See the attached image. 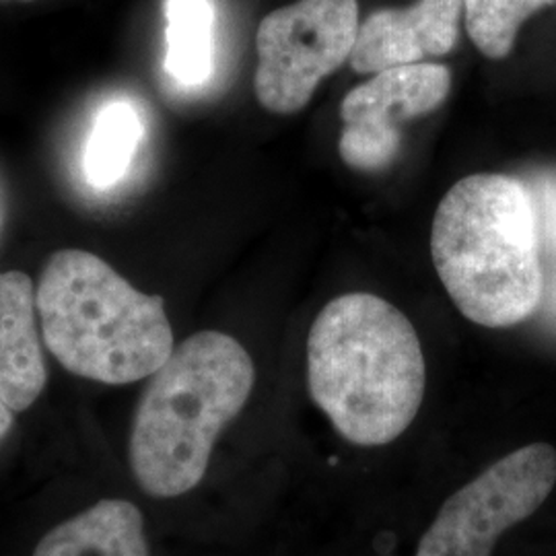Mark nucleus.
<instances>
[{
	"label": "nucleus",
	"instance_id": "6",
	"mask_svg": "<svg viewBox=\"0 0 556 556\" xmlns=\"http://www.w3.org/2000/svg\"><path fill=\"white\" fill-rule=\"evenodd\" d=\"M556 484V450L538 441L491 464L443 503L415 556H491L498 538L534 516Z\"/></svg>",
	"mask_w": 556,
	"mask_h": 556
},
{
	"label": "nucleus",
	"instance_id": "3",
	"mask_svg": "<svg viewBox=\"0 0 556 556\" xmlns=\"http://www.w3.org/2000/svg\"><path fill=\"white\" fill-rule=\"evenodd\" d=\"M254 381V361L229 334L204 330L174 349L135 413L128 454L140 489L172 498L199 486L215 441L243 410Z\"/></svg>",
	"mask_w": 556,
	"mask_h": 556
},
{
	"label": "nucleus",
	"instance_id": "4",
	"mask_svg": "<svg viewBox=\"0 0 556 556\" xmlns=\"http://www.w3.org/2000/svg\"><path fill=\"white\" fill-rule=\"evenodd\" d=\"M38 314L43 342L60 365L108 386L151 378L176 349L163 298L142 293L85 250L50 256Z\"/></svg>",
	"mask_w": 556,
	"mask_h": 556
},
{
	"label": "nucleus",
	"instance_id": "7",
	"mask_svg": "<svg viewBox=\"0 0 556 556\" xmlns=\"http://www.w3.org/2000/svg\"><path fill=\"white\" fill-rule=\"evenodd\" d=\"M450 89L452 71L435 62L376 73L342 100L340 157L357 172L386 169L400 151V124L435 112Z\"/></svg>",
	"mask_w": 556,
	"mask_h": 556
},
{
	"label": "nucleus",
	"instance_id": "10",
	"mask_svg": "<svg viewBox=\"0 0 556 556\" xmlns=\"http://www.w3.org/2000/svg\"><path fill=\"white\" fill-rule=\"evenodd\" d=\"M34 556H149L137 505L105 498L41 538Z\"/></svg>",
	"mask_w": 556,
	"mask_h": 556
},
{
	"label": "nucleus",
	"instance_id": "5",
	"mask_svg": "<svg viewBox=\"0 0 556 556\" xmlns=\"http://www.w3.org/2000/svg\"><path fill=\"white\" fill-rule=\"evenodd\" d=\"M357 0H299L260 21L254 91L278 116L303 110L319 83L351 60L357 43Z\"/></svg>",
	"mask_w": 556,
	"mask_h": 556
},
{
	"label": "nucleus",
	"instance_id": "2",
	"mask_svg": "<svg viewBox=\"0 0 556 556\" xmlns=\"http://www.w3.org/2000/svg\"><path fill=\"white\" fill-rule=\"evenodd\" d=\"M431 258L470 321L511 328L530 318L544 293L532 192L503 174L459 179L439 202Z\"/></svg>",
	"mask_w": 556,
	"mask_h": 556
},
{
	"label": "nucleus",
	"instance_id": "12",
	"mask_svg": "<svg viewBox=\"0 0 556 556\" xmlns=\"http://www.w3.org/2000/svg\"><path fill=\"white\" fill-rule=\"evenodd\" d=\"M142 139V124L137 110L126 103H110L96 118V126L85 149V176L96 188L116 184L130 167Z\"/></svg>",
	"mask_w": 556,
	"mask_h": 556
},
{
	"label": "nucleus",
	"instance_id": "11",
	"mask_svg": "<svg viewBox=\"0 0 556 556\" xmlns=\"http://www.w3.org/2000/svg\"><path fill=\"white\" fill-rule=\"evenodd\" d=\"M213 0H165V73L181 87H200L215 73Z\"/></svg>",
	"mask_w": 556,
	"mask_h": 556
},
{
	"label": "nucleus",
	"instance_id": "8",
	"mask_svg": "<svg viewBox=\"0 0 556 556\" xmlns=\"http://www.w3.org/2000/svg\"><path fill=\"white\" fill-rule=\"evenodd\" d=\"M464 0H417L406 9H379L358 27L351 66L358 75L447 56L459 38Z\"/></svg>",
	"mask_w": 556,
	"mask_h": 556
},
{
	"label": "nucleus",
	"instance_id": "13",
	"mask_svg": "<svg viewBox=\"0 0 556 556\" xmlns=\"http://www.w3.org/2000/svg\"><path fill=\"white\" fill-rule=\"evenodd\" d=\"M556 0H464L466 34L486 59H507L521 25Z\"/></svg>",
	"mask_w": 556,
	"mask_h": 556
},
{
	"label": "nucleus",
	"instance_id": "1",
	"mask_svg": "<svg viewBox=\"0 0 556 556\" xmlns=\"http://www.w3.org/2000/svg\"><path fill=\"white\" fill-rule=\"evenodd\" d=\"M309 396L340 438L361 447L396 441L417 418L427 365L413 321L386 299H332L307 337Z\"/></svg>",
	"mask_w": 556,
	"mask_h": 556
},
{
	"label": "nucleus",
	"instance_id": "14",
	"mask_svg": "<svg viewBox=\"0 0 556 556\" xmlns=\"http://www.w3.org/2000/svg\"><path fill=\"white\" fill-rule=\"evenodd\" d=\"M534 206H536L538 231L542 227L548 248L556 252V178L542 179Z\"/></svg>",
	"mask_w": 556,
	"mask_h": 556
},
{
	"label": "nucleus",
	"instance_id": "15",
	"mask_svg": "<svg viewBox=\"0 0 556 556\" xmlns=\"http://www.w3.org/2000/svg\"><path fill=\"white\" fill-rule=\"evenodd\" d=\"M13 427V410L0 400V441L11 431Z\"/></svg>",
	"mask_w": 556,
	"mask_h": 556
},
{
	"label": "nucleus",
	"instance_id": "9",
	"mask_svg": "<svg viewBox=\"0 0 556 556\" xmlns=\"http://www.w3.org/2000/svg\"><path fill=\"white\" fill-rule=\"evenodd\" d=\"M36 312L31 278L21 270L0 273V400L13 413L27 410L48 381Z\"/></svg>",
	"mask_w": 556,
	"mask_h": 556
}]
</instances>
